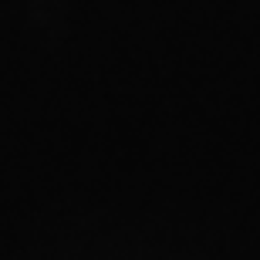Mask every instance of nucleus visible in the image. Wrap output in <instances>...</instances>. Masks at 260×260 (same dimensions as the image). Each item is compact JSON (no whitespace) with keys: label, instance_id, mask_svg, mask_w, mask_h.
<instances>
[]
</instances>
